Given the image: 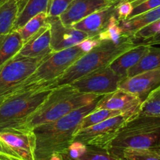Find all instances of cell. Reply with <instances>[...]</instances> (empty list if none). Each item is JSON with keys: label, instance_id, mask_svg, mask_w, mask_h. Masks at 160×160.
Returning <instances> with one entry per match:
<instances>
[{"label": "cell", "instance_id": "11", "mask_svg": "<svg viewBox=\"0 0 160 160\" xmlns=\"http://www.w3.org/2000/svg\"><path fill=\"white\" fill-rule=\"evenodd\" d=\"M142 102V99L136 95L117 89L112 93L103 96L97 104L96 109L118 111L131 119L139 115Z\"/></svg>", "mask_w": 160, "mask_h": 160}, {"label": "cell", "instance_id": "10", "mask_svg": "<svg viewBox=\"0 0 160 160\" xmlns=\"http://www.w3.org/2000/svg\"><path fill=\"white\" fill-rule=\"evenodd\" d=\"M0 142L17 160H35V136L32 130L4 129L0 131Z\"/></svg>", "mask_w": 160, "mask_h": 160}, {"label": "cell", "instance_id": "7", "mask_svg": "<svg viewBox=\"0 0 160 160\" xmlns=\"http://www.w3.org/2000/svg\"><path fill=\"white\" fill-rule=\"evenodd\" d=\"M48 56L28 58L17 55L1 66L0 98L12 93V91L24 82Z\"/></svg>", "mask_w": 160, "mask_h": 160}, {"label": "cell", "instance_id": "20", "mask_svg": "<svg viewBox=\"0 0 160 160\" xmlns=\"http://www.w3.org/2000/svg\"><path fill=\"white\" fill-rule=\"evenodd\" d=\"M23 42L20 33L12 31L0 37V67L13 58L20 52Z\"/></svg>", "mask_w": 160, "mask_h": 160}, {"label": "cell", "instance_id": "35", "mask_svg": "<svg viewBox=\"0 0 160 160\" xmlns=\"http://www.w3.org/2000/svg\"><path fill=\"white\" fill-rule=\"evenodd\" d=\"M14 1L17 3V6H18V9H19V13L21 12L22 9H23V7L25 6V5L27 4L28 0H14Z\"/></svg>", "mask_w": 160, "mask_h": 160}, {"label": "cell", "instance_id": "30", "mask_svg": "<svg viewBox=\"0 0 160 160\" xmlns=\"http://www.w3.org/2000/svg\"><path fill=\"white\" fill-rule=\"evenodd\" d=\"M73 0H52L48 12V17H59L63 13Z\"/></svg>", "mask_w": 160, "mask_h": 160}, {"label": "cell", "instance_id": "2", "mask_svg": "<svg viewBox=\"0 0 160 160\" xmlns=\"http://www.w3.org/2000/svg\"><path fill=\"white\" fill-rule=\"evenodd\" d=\"M100 96L104 95L82 93L70 85L55 87L41 106L19 128L32 130L37 125L52 122L92 103Z\"/></svg>", "mask_w": 160, "mask_h": 160}, {"label": "cell", "instance_id": "1", "mask_svg": "<svg viewBox=\"0 0 160 160\" xmlns=\"http://www.w3.org/2000/svg\"><path fill=\"white\" fill-rule=\"evenodd\" d=\"M103 96L85 106L71 111L59 119L35 126L32 131L35 136V160H47L54 154H62L73 141L81 120L96 108Z\"/></svg>", "mask_w": 160, "mask_h": 160}, {"label": "cell", "instance_id": "39", "mask_svg": "<svg viewBox=\"0 0 160 160\" xmlns=\"http://www.w3.org/2000/svg\"><path fill=\"white\" fill-rule=\"evenodd\" d=\"M5 97H1V98H0V104H1L2 102L3 101V100H4V99H5Z\"/></svg>", "mask_w": 160, "mask_h": 160}, {"label": "cell", "instance_id": "29", "mask_svg": "<svg viewBox=\"0 0 160 160\" xmlns=\"http://www.w3.org/2000/svg\"><path fill=\"white\" fill-rule=\"evenodd\" d=\"M160 32V20H156V21L152 22L146 26L143 27L138 31H136L132 35L133 39L134 42L137 40L143 41L149 39L151 38L154 37L157 34Z\"/></svg>", "mask_w": 160, "mask_h": 160}, {"label": "cell", "instance_id": "24", "mask_svg": "<svg viewBox=\"0 0 160 160\" xmlns=\"http://www.w3.org/2000/svg\"><path fill=\"white\" fill-rule=\"evenodd\" d=\"M115 157L127 160H160V145L146 148L124 149Z\"/></svg>", "mask_w": 160, "mask_h": 160}, {"label": "cell", "instance_id": "27", "mask_svg": "<svg viewBox=\"0 0 160 160\" xmlns=\"http://www.w3.org/2000/svg\"><path fill=\"white\" fill-rule=\"evenodd\" d=\"M120 115L123 114L118 111L109 109H96L95 108L94 111L88 114L81 120L78 130H83L84 128H88V127L92 126V125H96V124L102 122L107 119Z\"/></svg>", "mask_w": 160, "mask_h": 160}, {"label": "cell", "instance_id": "8", "mask_svg": "<svg viewBox=\"0 0 160 160\" xmlns=\"http://www.w3.org/2000/svg\"><path fill=\"white\" fill-rule=\"evenodd\" d=\"M130 119L126 115H120L96 125L78 130L73 136V141L107 149L122 125Z\"/></svg>", "mask_w": 160, "mask_h": 160}, {"label": "cell", "instance_id": "15", "mask_svg": "<svg viewBox=\"0 0 160 160\" xmlns=\"http://www.w3.org/2000/svg\"><path fill=\"white\" fill-rule=\"evenodd\" d=\"M53 52L51 48V33L49 24L42 28L31 37L20 50L17 56L28 58H42L49 56Z\"/></svg>", "mask_w": 160, "mask_h": 160}, {"label": "cell", "instance_id": "36", "mask_svg": "<svg viewBox=\"0 0 160 160\" xmlns=\"http://www.w3.org/2000/svg\"><path fill=\"white\" fill-rule=\"evenodd\" d=\"M47 160H63V158H62V155L61 154L56 153L51 155Z\"/></svg>", "mask_w": 160, "mask_h": 160}, {"label": "cell", "instance_id": "28", "mask_svg": "<svg viewBox=\"0 0 160 160\" xmlns=\"http://www.w3.org/2000/svg\"><path fill=\"white\" fill-rule=\"evenodd\" d=\"M139 114L160 118V85L143 100Z\"/></svg>", "mask_w": 160, "mask_h": 160}, {"label": "cell", "instance_id": "33", "mask_svg": "<svg viewBox=\"0 0 160 160\" xmlns=\"http://www.w3.org/2000/svg\"><path fill=\"white\" fill-rule=\"evenodd\" d=\"M0 158L3 160H17L0 142Z\"/></svg>", "mask_w": 160, "mask_h": 160}, {"label": "cell", "instance_id": "14", "mask_svg": "<svg viewBox=\"0 0 160 160\" xmlns=\"http://www.w3.org/2000/svg\"><path fill=\"white\" fill-rule=\"evenodd\" d=\"M159 85L160 69H157L122 78L119 83L118 89L136 95L143 101L147 96Z\"/></svg>", "mask_w": 160, "mask_h": 160}, {"label": "cell", "instance_id": "31", "mask_svg": "<svg viewBox=\"0 0 160 160\" xmlns=\"http://www.w3.org/2000/svg\"><path fill=\"white\" fill-rule=\"evenodd\" d=\"M133 6L131 3L126 0H119L115 6L116 16L119 21L129 18L133 10Z\"/></svg>", "mask_w": 160, "mask_h": 160}, {"label": "cell", "instance_id": "5", "mask_svg": "<svg viewBox=\"0 0 160 160\" xmlns=\"http://www.w3.org/2000/svg\"><path fill=\"white\" fill-rule=\"evenodd\" d=\"M52 89L38 86L6 96L0 104V131L19 128L48 97Z\"/></svg>", "mask_w": 160, "mask_h": 160}, {"label": "cell", "instance_id": "21", "mask_svg": "<svg viewBox=\"0 0 160 160\" xmlns=\"http://www.w3.org/2000/svg\"><path fill=\"white\" fill-rule=\"evenodd\" d=\"M52 1V0H28L21 12L17 16L12 31L18 30L30 19L41 13H46L48 14Z\"/></svg>", "mask_w": 160, "mask_h": 160}, {"label": "cell", "instance_id": "34", "mask_svg": "<svg viewBox=\"0 0 160 160\" xmlns=\"http://www.w3.org/2000/svg\"><path fill=\"white\" fill-rule=\"evenodd\" d=\"M142 43L148 44L150 45H160V32L159 34H157L156 35H155L154 37L151 38L149 39H147V40L143 41L142 42Z\"/></svg>", "mask_w": 160, "mask_h": 160}, {"label": "cell", "instance_id": "22", "mask_svg": "<svg viewBox=\"0 0 160 160\" xmlns=\"http://www.w3.org/2000/svg\"><path fill=\"white\" fill-rule=\"evenodd\" d=\"M160 69V48L150 45L149 49L137 64L131 67L127 77H131L142 72Z\"/></svg>", "mask_w": 160, "mask_h": 160}, {"label": "cell", "instance_id": "17", "mask_svg": "<svg viewBox=\"0 0 160 160\" xmlns=\"http://www.w3.org/2000/svg\"><path fill=\"white\" fill-rule=\"evenodd\" d=\"M61 155L63 160H119L107 149L73 141Z\"/></svg>", "mask_w": 160, "mask_h": 160}, {"label": "cell", "instance_id": "32", "mask_svg": "<svg viewBox=\"0 0 160 160\" xmlns=\"http://www.w3.org/2000/svg\"><path fill=\"white\" fill-rule=\"evenodd\" d=\"M159 6H160V0H146V1L143 2L141 4L138 5V6H134L133 8V10L131 12V15H130L129 18L140 15V14L148 12V11L152 10L153 9H156Z\"/></svg>", "mask_w": 160, "mask_h": 160}, {"label": "cell", "instance_id": "40", "mask_svg": "<svg viewBox=\"0 0 160 160\" xmlns=\"http://www.w3.org/2000/svg\"><path fill=\"white\" fill-rule=\"evenodd\" d=\"M119 160H127V159H125V158H119Z\"/></svg>", "mask_w": 160, "mask_h": 160}, {"label": "cell", "instance_id": "26", "mask_svg": "<svg viewBox=\"0 0 160 160\" xmlns=\"http://www.w3.org/2000/svg\"><path fill=\"white\" fill-rule=\"evenodd\" d=\"M48 14L41 13L30 19L23 27L17 30L20 33L23 44L26 43L31 37L37 34L42 28L48 24Z\"/></svg>", "mask_w": 160, "mask_h": 160}, {"label": "cell", "instance_id": "23", "mask_svg": "<svg viewBox=\"0 0 160 160\" xmlns=\"http://www.w3.org/2000/svg\"><path fill=\"white\" fill-rule=\"evenodd\" d=\"M18 14V6L14 0H7L0 6V37L12 31Z\"/></svg>", "mask_w": 160, "mask_h": 160}, {"label": "cell", "instance_id": "38", "mask_svg": "<svg viewBox=\"0 0 160 160\" xmlns=\"http://www.w3.org/2000/svg\"><path fill=\"white\" fill-rule=\"evenodd\" d=\"M6 1H7V0H0V6H1L2 4H3V3Z\"/></svg>", "mask_w": 160, "mask_h": 160}, {"label": "cell", "instance_id": "18", "mask_svg": "<svg viewBox=\"0 0 160 160\" xmlns=\"http://www.w3.org/2000/svg\"><path fill=\"white\" fill-rule=\"evenodd\" d=\"M150 45L145 43H138L133 48L124 52L114 59L109 64V67L122 78L127 77L128 72L138 64L141 58L146 53Z\"/></svg>", "mask_w": 160, "mask_h": 160}, {"label": "cell", "instance_id": "25", "mask_svg": "<svg viewBox=\"0 0 160 160\" xmlns=\"http://www.w3.org/2000/svg\"><path fill=\"white\" fill-rule=\"evenodd\" d=\"M100 42L110 41L115 44H119L128 39L131 36L125 35L119 24V20L116 16H113L109 20L106 28L95 36Z\"/></svg>", "mask_w": 160, "mask_h": 160}, {"label": "cell", "instance_id": "6", "mask_svg": "<svg viewBox=\"0 0 160 160\" xmlns=\"http://www.w3.org/2000/svg\"><path fill=\"white\" fill-rule=\"evenodd\" d=\"M85 53L80 43L70 48L52 53L24 82L17 86L12 93L38 86L48 88L51 83L60 77L72 64Z\"/></svg>", "mask_w": 160, "mask_h": 160}, {"label": "cell", "instance_id": "41", "mask_svg": "<svg viewBox=\"0 0 160 160\" xmlns=\"http://www.w3.org/2000/svg\"><path fill=\"white\" fill-rule=\"evenodd\" d=\"M0 160H3V159H1V158H0Z\"/></svg>", "mask_w": 160, "mask_h": 160}, {"label": "cell", "instance_id": "3", "mask_svg": "<svg viewBox=\"0 0 160 160\" xmlns=\"http://www.w3.org/2000/svg\"><path fill=\"white\" fill-rule=\"evenodd\" d=\"M137 44L132 37L128 38L119 44H115L110 41H102L99 45L81 56L48 88L53 89L69 85L94 71L107 67L117 56L134 47Z\"/></svg>", "mask_w": 160, "mask_h": 160}, {"label": "cell", "instance_id": "37", "mask_svg": "<svg viewBox=\"0 0 160 160\" xmlns=\"http://www.w3.org/2000/svg\"><path fill=\"white\" fill-rule=\"evenodd\" d=\"M126 1L131 3V4H132L133 7H134V6H138V5L141 4V3H143V2H145V1H146V0H126Z\"/></svg>", "mask_w": 160, "mask_h": 160}, {"label": "cell", "instance_id": "13", "mask_svg": "<svg viewBox=\"0 0 160 160\" xmlns=\"http://www.w3.org/2000/svg\"><path fill=\"white\" fill-rule=\"evenodd\" d=\"M119 0H73L65 12L59 16L64 26L72 27L98 10L115 4Z\"/></svg>", "mask_w": 160, "mask_h": 160}, {"label": "cell", "instance_id": "19", "mask_svg": "<svg viewBox=\"0 0 160 160\" xmlns=\"http://www.w3.org/2000/svg\"><path fill=\"white\" fill-rule=\"evenodd\" d=\"M159 20H160V6L140 15L119 21V24L125 35L132 37L139 29Z\"/></svg>", "mask_w": 160, "mask_h": 160}, {"label": "cell", "instance_id": "16", "mask_svg": "<svg viewBox=\"0 0 160 160\" xmlns=\"http://www.w3.org/2000/svg\"><path fill=\"white\" fill-rule=\"evenodd\" d=\"M116 3L91 14L72 27L86 33L90 38L95 37L106 28L110 19L116 16Z\"/></svg>", "mask_w": 160, "mask_h": 160}, {"label": "cell", "instance_id": "9", "mask_svg": "<svg viewBox=\"0 0 160 160\" xmlns=\"http://www.w3.org/2000/svg\"><path fill=\"white\" fill-rule=\"evenodd\" d=\"M121 79V77L107 66L94 71L69 85L82 93L106 95L118 89Z\"/></svg>", "mask_w": 160, "mask_h": 160}, {"label": "cell", "instance_id": "42", "mask_svg": "<svg viewBox=\"0 0 160 160\" xmlns=\"http://www.w3.org/2000/svg\"><path fill=\"white\" fill-rule=\"evenodd\" d=\"M159 145H160V142H159Z\"/></svg>", "mask_w": 160, "mask_h": 160}, {"label": "cell", "instance_id": "12", "mask_svg": "<svg viewBox=\"0 0 160 160\" xmlns=\"http://www.w3.org/2000/svg\"><path fill=\"white\" fill-rule=\"evenodd\" d=\"M51 33V48L53 53L70 48L90 38L86 33L73 27L64 26L59 17H48Z\"/></svg>", "mask_w": 160, "mask_h": 160}, {"label": "cell", "instance_id": "4", "mask_svg": "<svg viewBox=\"0 0 160 160\" xmlns=\"http://www.w3.org/2000/svg\"><path fill=\"white\" fill-rule=\"evenodd\" d=\"M159 142L160 118L139 114L122 125L107 150L115 157L124 149L156 147Z\"/></svg>", "mask_w": 160, "mask_h": 160}]
</instances>
